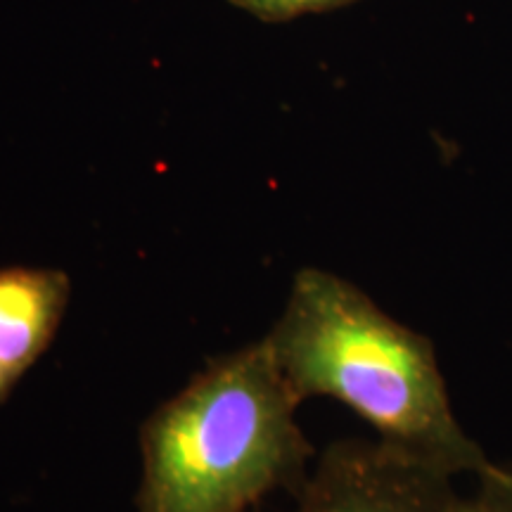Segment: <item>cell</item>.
I'll return each mask as SVG.
<instances>
[{
	"instance_id": "1",
	"label": "cell",
	"mask_w": 512,
	"mask_h": 512,
	"mask_svg": "<svg viewBox=\"0 0 512 512\" xmlns=\"http://www.w3.org/2000/svg\"><path fill=\"white\" fill-rule=\"evenodd\" d=\"M264 339L302 403L330 396L361 415L377 439L453 477L479 479L501 467L453 413L430 339L384 313L342 275L297 271Z\"/></svg>"
},
{
	"instance_id": "2",
	"label": "cell",
	"mask_w": 512,
	"mask_h": 512,
	"mask_svg": "<svg viewBox=\"0 0 512 512\" xmlns=\"http://www.w3.org/2000/svg\"><path fill=\"white\" fill-rule=\"evenodd\" d=\"M266 339L214 358L143 425L140 512H252L299 494L313 448Z\"/></svg>"
},
{
	"instance_id": "3",
	"label": "cell",
	"mask_w": 512,
	"mask_h": 512,
	"mask_svg": "<svg viewBox=\"0 0 512 512\" xmlns=\"http://www.w3.org/2000/svg\"><path fill=\"white\" fill-rule=\"evenodd\" d=\"M453 479L382 439H344L320 453L294 512H448Z\"/></svg>"
},
{
	"instance_id": "4",
	"label": "cell",
	"mask_w": 512,
	"mask_h": 512,
	"mask_svg": "<svg viewBox=\"0 0 512 512\" xmlns=\"http://www.w3.org/2000/svg\"><path fill=\"white\" fill-rule=\"evenodd\" d=\"M72 297L60 268H0V363L22 377L50 347Z\"/></svg>"
},
{
	"instance_id": "5",
	"label": "cell",
	"mask_w": 512,
	"mask_h": 512,
	"mask_svg": "<svg viewBox=\"0 0 512 512\" xmlns=\"http://www.w3.org/2000/svg\"><path fill=\"white\" fill-rule=\"evenodd\" d=\"M448 512H512V467L501 465L477 479L472 494H458Z\"/></svg>"
},
{
	"instance_id": "6",
	"label": "cell",
	"mask_w": 512,
	"mask_h": 512,
	"mask_svg": "<svg viewBox=\"0 0 512 512\" xmlns=\"http://www.w3.org/2000/svg\"><path fill=\"white\" fill-rule=\"evenodd\" d=\"M235 8L245 10L261 22H290V19L347 8L358 0H228Z\"/></svg>"
},
{
	"instance_id": "7",
	"label": "cell",
	"mask_w": 512,
	"mask_h": 512,
	"mask_svg": "<svg viewBox=\"0 0 512 512\" xmlns=\"http://www.w3.org/2000/svg\"><path fill=\"white\" fill-rule=\"evenodd\" d=\"M17 380H19V377L12 375L10 370L5 368L3 363H0V403L8 399V394L12 392V387H15Z\"/></svg>"
},
{
	"instance_id": "8",
	"label": "cell",
	"mask_w": 512,
	"mask_h": 512,
	"mask_svg": "<svg viewBox=\"0 0 512 512\" xmlns=\"http://www.w3.org/2000/svg\"><path fill=\"white\" fill-rule=\"evenodd\" d=\"M252 512H254V510H252Z\"/></svg>"
}]
</instances>
